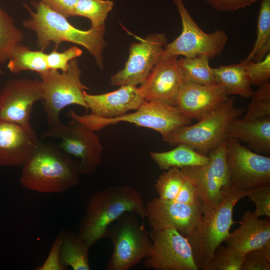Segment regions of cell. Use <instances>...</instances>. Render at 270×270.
<instances>
[{
	"label": "cell",
	"mask_w": 270,
	"mask_h": 270,
	"mask_svg": "<svg viewBox=\"0 0 270 270\" xmlns=\"http://www.w3.org/2000/svg\"><path fill=\"white\" fill-rule=\"evenodd\" d=\"M78 162L58 146L40 142L22 166L20 184L24 188L42 194H62L78 185Z\"/></svg>",
	"instance_id": "1"
},
{
	"label": "cell",
	"mask_w": 270,
	"mask_h": 270,
	"mask_svg": "<svg viewBox=\"0 0 270 270\" xmlns=\"http://www.w3.org/2000/svg\"><path fill=\"white\" fill-rule=\"evenodd\" d=\"M146 219V204L132 186H113L94 192L78 224V234L91 246L106 237L108 226L124 212Z\"/></svg>",
	"instance_id": "2"
},
{
	"label": "cell",
	"mask_w": 270,
	"mask_h": 270,
	"mask_svg": "<svg viewBox=\"0 0 270 270\" xmlns=\"http://www.w3.org/2000/svg\"><path fill=\"white\" fill-rule=\"evenodd\" d=\"M32 10L25 5L30 18L22 22L25 28L34 31L36 36V44L42 51L52 43L56 47L63 42L80 45L86 48L94 58L98 66L104 68L103 50L106 46L104 39L105 28H90L84 30L72 25L67 18L56 12L42 1H32Z\"/></svg>",
	"instance_id": "3"
},
{
	"label": "cell",
	"mask_w": 270,
	"mask_h": 270,
	"mask_svg": "<svg viewBox=\"0 0 270 270\" xmlns=\"http://www.w3.org/2000/svg\"><path fill=\"white\" fill-rule=\"evenodd\" d=\"M248 191L231 188L222 200L202 214L186 236L198 270H204L212 260L218 246L224 242L234 224L233 210Z\"/></svg>",
	"instance_id": "4"
},
{
	"label": "cell",
	"mask_w": 270,
	"mask_h": 270,
	"mask_svg": "<svg viewBox=\"0 0 270 270\" xmlns=\"http://www.w3.org/2000/svg\"><path fill=\"white\" fill-rule=\"evenodd\" d=\"M235 97L228 98L216 110L192 125L179 128L162 137L171 146L184 144L198 152L208 156L226 140L230 122L244 112L234 106Z\"/></svg>",
	"instance_id": "5"
},
{
	"label": "cell",
	"mask_w": 270,
	"mask_h": 270,
	"mask_svg": "<svg viewBox=\"0 0 270 270\" xmlns=\"http://www.w3.org/2000/svg\"><path fill=\"white\" fill-rule=\"evenodd\" d=\"M68 115L94 132L123 122L153 130L162 137L191 122L176 106L158 100L146 101L138 109L114 118H102L91 114H78L72 110Z\"/></svg>",
	"instance_id": "6"
},
{
	"label": "cell",
	"mask_w": 270,
	"mask_h": 270,
	"mask_svg": "<svg viewBox=\"0 0 270 270\" xmlns=\"http://www.w3.org/2000/svg\"><path fill=\"white\" fill-rule=\"evenodd\" d=\"M138 218L124 212L108 226L106 237L112 242L114 249L106 270H128L150 255V232Z\"/></svg>",
	"instance_id": "7"
},
{
	"label": "cell",
	"mask_w": 270,
	"mask_h": 270,
	"mask_svg": "<svg viewBox=\"0 0 270 270\" xmlns=\"http://www.w3.org/2000/svg\"><path fill=\"white\" fill-rule=\"evenodd\" d=\"M82 71L76 58L71 60L66 71L48 70L39 74L42 86L44 110L48 127L62 122L61 111L76 104L88 110L84 93L88 88L82 82Z\"/></svg>",
	"instance_id": "8"
},
{
	"label": "cell",
	"mask_w": 270,
	"mask_h": 270,
	"mask_svg": "<svg viewBox=\"0 0 270 270\" xmlns=\"http://www.w3.org/2000/svg\"><path fill=\"white\" fill-rule=\"evenodd\" d=\"M226 140L208 154L210 160L206 164L180 168L195 190L202 214L218 204L231 188L226 161Z\"/></svg>",
	"instance_id": "9"
},
{
	"label": "cell",
	"mask_w": 270,
	"mask_h": 270,
	"mask_svg": "<svg viewBox=\"0 0 270 270\" xmlns=\"http://www.w3.org/2000/svg\"><path fill=\"white\" fill-rule=\"evenodd\" d=\"M42 136L58 140L60 148L78 160L80 174H94L101 164L103 146L100 138L95 132L76 120L71 119L67 124L62 122L50 126Z\"/></svg>",
	"instance_id": "10"
},
{
	"label": "cell",
	"mask_w": 270,
	"mask_h": 270,
	"mask_svg": "<svg viewBox=\"0 0 270 270\" xmlns=\"http://www.w3.org/2000/svg\"><path fill=\"white\" fill-rule=\"evenodd\" d=\"M173 2L180 17L182 30L178 37L166 45L160 56H204L210 59L220 54L228 39L226 32L222 30L210 34L204 32L193 20L182 0Z\"/></svg>",
	"instance_id": "11"
},
{
	"label": "cell",
	"mask_w": 270,
	"mask_h": 270,
	"mask_svg": "<svg viewBox=\"0 0 270 270\" xmlns=\"http://www.w3.org/2000/svg\"><path fill=\"white\" fill-rule=\"evenodd\" d=\"M226 161L231 188L248 191L270 185V158L254 152L240 141L227 138Z\"/></svg>",
	"instance_id": "12"
},
{
	"label": "cell",
	"mask_w": 270,
	"mask_h": 270,
	"mask_svg": "<svg viewBox=\"0 0 270 270\" xmlns=\"http://www.w3.org/2000/svg\"><path fill=\"white\" fill-rule=\"evenodd\" d=\"M152 246L144 264L155 270H198L186 238L177 230L152 229Z\"/></svg>",
	"instance_id": "13"
},
{
	"label": "cell",
	"mask_w": 270,
	"mask_h": 270,
	"mask_svg": "<svg viewBox=\"0 0 270 270\" xmlns=\"http://www.w3.org/2000/svg\"><path fill=\"white\" fill-rule=\"evenodd\" d=\"M42 98L40 80L20 78L7 80L0 91V120L31 127L34 106Z\"/></svg>",
	"instance_id": "14"
},
{
	"label": "cell",
	"mask_w": 270,
	"mask_h": 270,
	"mask_svg": "<svg viewBox=\"0 0 270 270\" xmlns=\"http://www.w3.org/2000/svg\"><path fill=\"white\" fill-rule=\"evenodd\" d=\"M138 39L139 42L131 44L124 67L111 76L112 86H137L142 83L160 59L167 43L163 34H154Z\"/></svg>",
	"instance_id": "15"
},
{
	"label": "cell",
	"mask_w": 270,
	"mask_h": 270,
	"mask_svg": "<svg viewBox=\"0 0 270 270\" xmlns=\"http://www.w3.org/2000/svg\"><path fill=\"white\" fill-rule=\"evenodd\" d=\"M178 57L160 56L138 87L146 101L158 100L175 106L178 91L186 81Z\"/></svg>",
	"instance_id": "16"
},
{
	"label": "cell",
	"mask_w": 270,
	"mask_h": 270,
	"mask_svg": "<svg viewBox=\"0 0 270 270\" xmlns=\"http://www.w3.org/2000/svg\"><path fill=\"white\" fill-rule=\"evenodd\" d=\"M146 218L152 229L173 228L186 236L202 214L195 206L156 198L146 204Z\"/></svg>",
	"instance_id": "17"
},
{
	"label": "cell",
	"mask_w": 270,
	"mask_h": 270,
	"mask_svg": "<svg viewBox=\"0 0 270 270\" xmlns=\"http://www.w3.org/2000/svg\"><path fill=\"white\" fill-rule=\"evenodd\" d=\"M229 98L220 84H201L186 80L180 88L176 102L180 112L190 120L202 118Z\"/></svg>",
	"instance_id": "18"
},
{
	"label": "cell",
	"mask_w": 270,
	"mask_h": 270,
	"mask_svg": "<svg viewBox=\"0 0 270 270\" xmlns=\"http://www.w3.org/2000/svg\"><path fill=\"white\" fill-rule=\"evenodd\" d=\"M40 142L32 126L0 120V166H22Z\"/></svg>",
	"instance_id": "19"
},
{
	"label": "cell",
	"mask_w": 270,
	"mask_h": 270,
	"mask_svg": "<svg viewBox=\"0 0 270 270\" xmlns=\"http://www.w3.org/2000/svg\"><path fill=\"white\" fill-rule=\"evenodd\" d=\"M84 100L91 114L102 118L120 116L138 109L145 102L138 88L124 85L113 92L102 94L84 93Z\"/></svg>",
	"instance_id": "20"
},
{
	"label": "cell",
	"mask_w": 270,
	"mask_h": 270,
	"mask_svg": "<svg viewBox=\"0 0 270 270\" xmlns=\"http://www.w3.org/2000/svg\"><path fill=\"white\" fill-rule=\"evenodd\" d=\"M238 223V228L224 240L227 245L244 254L256 250L270 254V217L259 219L246 211Z\"/></svg>",
	"instance_id": "21"
},
{
	"label": "cell",
	"mask_w": 270,
	"mask_h": 270,
	"mask_svg": "<svg viewBox=\"0 0 270 270\" xmlns=\"http://www.w3.org/2000/svg\"><path fill=\"white\" fill-rule=\"evenodd\" d=\"M226 137L245 142L256 152L269 155L270 116L254 120L236 118L228 126Z\"/></svg>",
	"instance_id": "22"
},
{
	"label": "cell",
	"mask_w": 270,
	"mask_h": 270,
	"mask_svg": "<svg viewBox=\"0 0 270 270\" xmlns=\"http://www.w3.org/2000/svg\"><path fill=\"white\" fill-rule=\"evenodd\" d=\"M61 238L60 260L66 268L74 270H90L89 250L91 246L78 233L62 228L58 232Z\"/></svg>",
	"instance_id": "23"
},
{
	"label": "cell",
	"mask_w": 270,
	"mask_h": 270,
	"mask_svg": "<svg viewBox=\"0 0 270 270\" xmlns=\"http://www.w3.org/2000/svg\"><path fill=\"white\" fill-rule=\"evenodd\" d=\"M245 60L238 63L212 68L216 83L222 86L228 96L250 98L253 90Z\"/></svg>",
	"instance_id": "24"
},
{
	"label": "cell",
	"mask_w": 270,
	"mask_h": 270,
	"mask_svg": "<svg viewBox=\"0 0 270 270\" xmlns=\"http://www.w3.org/2000/svg\"><path fill=\"white\" fill-rule=\"evenodd\" d=\"M152 160L160 169L166 170L172 168H181L187 166H202L210 160L184 144H180L172 150L166 152H150Z\"/></svg>",
	"instance_id": "25"
},
{
	"label": "cell",
	"mask_w": 270,
	"mask_h": 270,
	"mask_svg": "<svg viewBox=\"0 0 270 270\" xmlns=\"http://www.w3.org/2000/svg\"><path fill=\"white\" fill-rule=\"evenodd\" d=\"M46 54L42 50H32L21 43L16 46L8 60L7 67L12 73L30 70L38 74L49 70L46 62Z\"/></svg>",
	"instance_id": "26"
},
{
	"label": "cell",
	"mask_w": 270,
	"mask_h": 270,
	"mask_svg": "<svg viewBox=\"0 0 270 270\" xmlns=\"http://www.w3.org/2000/svg\"><path fill=\"white\" fill-rule=\"evenodd\" d=\"M270 52V0L260 2L257 20L256 37L247 62L262 60Z\"/></svg>",
	"instance_id": "27"
},
{
	"label": "cell",
	"mask_w": 270,
	"mask_h": 270,
	"mask_svg": "<svg viewBox=\"0 0 270 270\" xmlns=\"http://www.w3.org/2000/svg\"><path fill=\"white\" fill-rule=\"evenodd\" d=\"M24 38V32L13 18L0 6V64L8 60L14 47ZM3 74L0 69V74Z\"/></svg>",
	"instance_id": "28"
},
{
	"label": "cell",
	"mask_w": 270,
	"mask_h": 270,
	"mask_svg": "<svg viewBox=\"0 0 270 270\" xmlns=\"http://www.w3.org/2000/svg\"><path fill=\"white\" fill-rule=\"evenodd\" d=\"M209 58L204 56L178 59V65L186 80L201 84L216 83Z\"/></svg>",
	"instance_id": "29"
},
{
	"label": "cell",
	"mask_w": 270,
	"mask_h": 270,
	"mask_svg": "<svg viewBox=\"0 0 270 270\" xmlns=\"http://www.w3.org/2000/svg\"><path fill=\"white\" fill-rule=\"evenodd\" d=\"M114 3L110 0H78L74 16H80L88 18L91 27L105 28L104 22Z\"/></svg>",
	"instance_id": "30"
},
{
	"label": "cell",
	"mask_w": 270,
	"mask_h": 270,
	"mask_svg": "<svg viewBox=\"0 0 270 270\" xmlns=\"http://www.w3.org/2000/svg\"><path fill=\"white\" fill-rule=\"evenodd\" d=\"M244 254L227 245H219L204 270H241Z\"/></svg>",
	"instance_id": "31"
},
{
	"label": "cell",
	"mask_w": 270,
	"mask_h": 270,
	"mask_svg": "<svg viewBox=\"0 0 270 270\" xmlns=\"http://www.w3.org/2000/svg\"><path fill=\"white\" fill-rule=\"evenodd\" d=\"M184 181V176L180 168H172L158 176L154 188L161 199L174 200Z\"/></svg>",
	"instance_id": "32"
},
{
	"label": "cell",
	"mask_w": 270,
	"mask_h": 270,
	"mask_svg": "<svg viewBox=\"0 0 270 270\" xmlns=\"http://www.w3.org/2000/svg\"><path fill=\"white\" fill-rule=\"evenodd\" d=\"M251 100L242 119L254 120L270 116V82L262 84L250 96Z\"/></svg>",
	"instance_id": "33"
},
{
	"label": "cell",
	"mask_w": 270,
	"mask_h": 270,
	"mask_svg": "<svg viewBox=\"0 0 270 270\" xmlns=\"http://www.w3.org/2000/svg\"><path fill=\"white\" fill-rule=\"evenodd\" d=\"M82 51L77 46H72L58 52L56 49L46 54V62L48 69L61 70L62 72L67 70L70 62L82 56Z\"/></svg>",
	"instance_id": "34"
},
{
	"label": "cell",
	"mask_w": 270,
	"mask_h": 270,
	"mask_svg": "<svg viewBox=\"0 0 270 270\" xmlns=\"http://www.w3.org/2000/svg\"><path fill=\"white\" fill-rule=\"evenodd\" d=\"M247 197L255 205L256 209L253 212L255 216L270 217V185L249 190Z\"/></svg>",
	"instance_id": "35"
},
{
	"label": "cell",
	"mask_w": 270,
	"mask_h": 270,
	"mask_svg": "<svg viewBox=\"0 0 270 270\" xmlns=\"http://www.w3.org/2000/svg\"><path fill=\"white\" fill-rule=\"evenodd\" d=\"M246 66L252 85L260 86L264 83L269 82L270 52L260 61H246Z\"/></svg>",
	"instance_id": "36"
},
{
	"label": "cell",
	"mask_w": 270,
	"mask_h": 270,
	"mask_svg": "<svg viewBox=\"0 0 270 270\" xmlns=\"http://www.w3.org/2000/svg\"><path fill=\"white\" fill-rule=\"evenodd\" d=\"M270 254L260 250L244 254L241 270H270Z\"/></svg>",
	"instance_id": "37"
},
{
	"label": "cell",
	"mask_w": 270,
	"mask_h": 270,
	"mask_svg": "<svg viewBox=\"0 0 270 270\" xmlns=\"http://www.w3.org/2000/svg\"><path fill=\"white\" fill-rule=\"evenodd\" d=\"M61 238L58 233L50 247L47 258L43 264L37 267L36 270H66L60 260Z\"/></svg>",
	"instance_id": "38"
},
{
	"label": "cell",
	"mask_w": 270,
	"mask_h": 270,
	"mask_svg": "<svg viewBox=\"0 0 270 270\" xmlns=\"http://www.w3.org/2000/svg\"><path fill=\"white\" fill-rule=\"evenodd\" d=\"M212 8L220 12H233L262 0H204Z\"/></svg>",
	"instance_id": "39"
},
{
	"label": "cell",
	"mask_w": 270,
	"mask_h": 270,
	"mask_svg": "<svg viewBox=\"0 0 270 270\" xmlns=\"http://www.w3.org/2000/svg\"><path fill=\"white\" fill-rule=\"evenodd\" d=\"M174 200L186 204L198 206L201 210L200 202L195 190L184 176L181 188Z\"/></svg>",
	"instance_id": "40"
},
{
	"label": "cell",
	"mask_w": 270,
	"mask_h": 270,
	"mask_svg": "<svg viewBox=\"0 0 270 270\" xmlns=\"http://www.w3.org/2000/svg\"><path fill=\"white\" fill-rule=\"evenodd\" d=\"M50 8L66 18L74 16L78 0H40Z\"/></svg>",
	"instance_id": "41"
}]
</instances>
